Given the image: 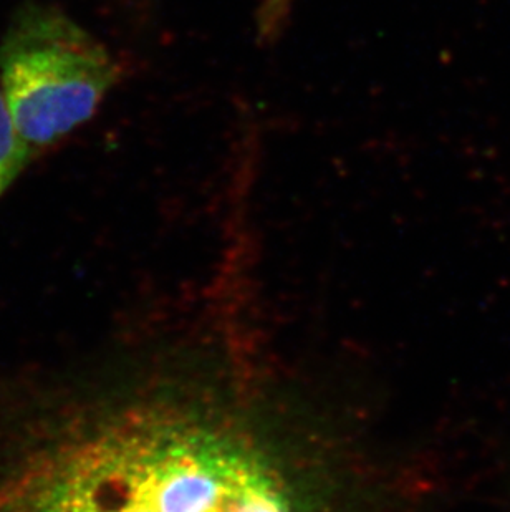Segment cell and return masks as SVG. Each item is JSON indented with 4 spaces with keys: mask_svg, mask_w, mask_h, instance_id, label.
<instances>
[{
    "mask_svg": "<svg viewBox=\"0 0 510 512\" xmlns=\"http://www.w3.org/2000/svg\"><path fill=\"white\" fill-rule=\"evenodd\" d=\"M0 512H30L24 489H15V493L7 494L0 501Z\"/></svg>",
    "mask_w": 510,
    "mask_h": 512,
    "instance_id": "5",
    "label": "cell"
},
{
    "mask_svg": "<svg viewBox=\"0 0 510 512\" xmlns=\"http://www.w3.org/2000/svg\"><path fill=\"white\" fill-rule=\"evenodd\" d=\"M34 155L15 130L0 93V196L19 178Z\"/></svg>",
    "mask_w": 510,
    "mask_h": 512,
    "instance_id": "3",
    "label": "cell"
},
{
    "mask_svg": "<svg viewBox=\"0 0 510 512\" xmlns=\"http://www.w3.org/2000/svg\"><path fill=\"white\" fill-rule=\"evenodd\" d=\"M118 78L110 52L52 5L17 10L0 42V93L34 153L85 125Z\"/></svg>",
    "mask_w": 510,
    "mask_h": 512,
    "instance_id": "1",
    "label": "cell"
},
{
    "mask_svg": "<svg viewBox=\"0 0 510 512\" xmlns=\"http://www.w3.org/2000/svg\"><path fill=\"white\" fill-rule=\"evenodd\" d=\"M32 512H146L90 456L63 451L35 478Z\"/></svg>",
    "mask_w": 510,
    "mask_h": 512,
    "instance_id": "2",
    "label": "cell"
},
{
    "mask_svg": "<svg viewBox=\"0 0 510 512\" xmlns=\"http://www.w3.org/2000/svg\"><path fill=\"white\" fill-rule=\"evenodd\" d=\"M295 0H264L257 12V35L260 40L270 42L282 30Z\"/></svg>",
    "mask_w": 510,
    "mask_h": 512,
    "instance_id": "4",
    "label": "cell"
}]
</instances>
